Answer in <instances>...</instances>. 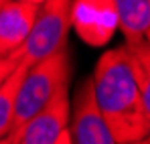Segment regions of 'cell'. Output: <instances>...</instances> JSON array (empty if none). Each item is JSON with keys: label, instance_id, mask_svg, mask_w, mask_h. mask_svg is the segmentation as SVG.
Wrapping results in <instances>:
<instances>
[{"label": "cell", "instance_id": "obj_1", "mask_svg": "<svg viewBox=\"0 0 150 144\" xmlns=\"http://www.w3.org/2000/svg\"><path fill=\"white\" fill-rule=\"evenodd\" d=\"M93 99L116 144L148 138L150 106L138 89L124 45L105 51L91 75Z\"/></svg>", "mask_w": 150, "mask_h": 144}, {"label": "cell", "instance_id": "obj_2", "mask_svg": "<svg viewBox=\"0 0 150 144\" xmlns=\"http://www.w3.org/2000/svg\"><path fill=\"white\" fill-rule=\"evenodd\" d=\"M69 77H71V59L67 47L26 69L16 94L8 140H12L26 122L33 120L63 87H69Z\"/></svg>", "mask_w": 150, "mask_h": 144}, {"label": "cell", "instance_id": "obj_3", "mask_svg": "<svg viewBox=\"0 0 150 144\" xmlns=\"http://www.w3.org/2000/svg\"><path fill=\"white\" fill-rule=\"evenodd\" d=\"M71 2L73 0H47L39 6L35 24L23 45V63L26 67L55 55L67 47L71 28Z\"/></svg>", "mask_w": 150, "mask_h": 144}, {"label": "cell", "instance_id": "obj_4", "mask_svg": "<svg viewBox=\"0 0 150 144\" xmlns=\"http://www.w3.org/2000/svg\"><path fill=\"white\" fill-rule=\"evenodd\" d=\"M67 134L71 144H116L96 106L91 77H85L75 89L73 104L69 110Z\"/></svg>", "mask_w": 150, "mask_h": 144}, {"label": "cell", "instance_id": "obj_5", "mask_svg": "<svg viewBox=\"0 0 150 144\" xmlns=\"http://www.w3.org/2000/svg\"><path fill=\"white\" fill-rule=\"evenodd\" d=\"M71 26L87 45H105L118 28L114 0H73Z\"/></svg>", "mask_w": 150, "mask_h": 144}, {"label": "cell", "instance_id": "obj_6", "mask_svg": "<svg viewBox=\"0 0 150 144\" xmlns=\"http://www.w3.org/2000/svg\"><path fill=\"white\" fill-rule=\"evenodd\" d=\"M69 87H63L49 104L21 128L10 144H55L69 124Z\"/></svg>", "mask_w": 150, "mask_h": 144}, {"label": "cell", "instance_id": "obj_7", "mask_svg": "<svg viewBox=\"0 0 150 144\" xmlns=\"http://www.w3.org/2000/svg\"><path fill=\"white\" fill-rule=\"evenodd\" d=\"M37 12L39 6L18 0H4L0 4V57L23 49Z\"/></svg>", "mask_w": 150, "mask_h": 144}, {"label": "cell", "instance_id": "obj_8", "mask_svg": "<svg viewBox=\"0 0 150 144\" xmlns=\"http://www.w3.org/2000/svg\"><path fill=\"white\" fill-rule=\"evenodd\" d=\"M118 28L122 31L126 45L148 41L150 33V0H114Z\"/></svg>", "mask_w": 150, "mask_h": 144}, {"label": "cell", "instance_id": "obj_9", "mask_svg": "<svg viewBox=\"0 0 150 144\" xmlns=\"http://www.w3.org/2000/svg\"><path fill=\"white\" fill-rule=\"evenodd\" d=\"M26 67L21 59L16 69L10 73L2 83H0V140L10 134L12 126V116H14V104H16V94L21 87V81L26 73Z\"/></svg>", "mask_w": 150, "mask_h": 144}, {"label": "cell", "instance_id": "obj_10", "mask_svg": "<svg viewBox=\"0 0 150 144\" xmlns=\"http://www.w3.org/2000/svg\"><path fill=\"white\" fill-rule=\"evenodd\" d=\"M21 59H23V51H14V53H10V55L0 57V83L16 69V65L21 63Z\"/></svg>", "mask_w": 150, "mask_h": 144}, {"label": "cell", "instance_id": "obj_11", "mask_svg": "<svg viewBox=\"0 0 150 144\" xmlns=\"http://www.w3.org/2000/svg\"><path fill=\"white\" fill-rule=\"evenodd\" d=\"M55 144H71V140H69V134H67V130H65V132H63V134L59 136V140H57Z\"/></svg>", "mask_w": 150, "mask_h": 144}, {"label": "cell", "instance_id": "obj_12", "mask_svg": "<svg viewBox=\"0 0 150 144\" xmlns=\"http://www.w3.org/2000/svg\"><path fill=\"white\" fill-rule=\"evenodd\" d=\"M18 2H25V4H33V6H43L47 0H18Z\"/></svg>", "mask_w": 150, "mask_h": 144}, {"label": "cell", "instance_id": "obj_13", "mask_svg": "<svg viewBox=\"0 0 150 144\" xmlns=\"http://www.w3.org/2000/svg\"><path fill=\"white\" fill-rule=\"evenodd\" d=\"M130 144H150L148 138H144V140H138V142H130Z\"/></svg>", "mask_w": 150, "mask_h": 144}, {"label": "cell", "instance_id": "obj_14", "mask_svg": "<svg viewBox=\"0 0 150 144\" xmlns=\"http://www.w3.org/2000/svg\"><path fill=\"white\" fill-rule=\"evenodd\" d=\"M0 144H10V140H8V136H6V138H2V140H0Z\"/></svg>", "mask_w": 150, "mask_h": 144}, {"label": "cell", "instance_id": "obj_15", "mask_svg": "<svg viewBox=\"0 0 150 144\" xmlns=\"http://www.w3.org/2000/svg\"><path fill=\"white\" fill-rule=\"evenodd\" d=\"M2 2H4V0H0V4H2Z\"/></svg>", "mask_w": 150, "mask_h": 144}]
</instances>
